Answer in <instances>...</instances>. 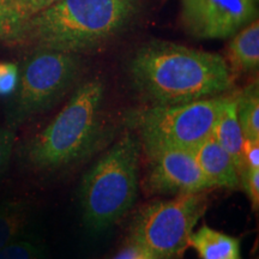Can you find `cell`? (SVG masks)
Wrapping results in <instances>:
<instances>
[{
	"mask_svg": "<svg viewBox=\"0 0 259 259\" xmlns=\"http://www.w3.org/2000/svg\"><path fill=\"white\" fill-rule=\"evenodd\" d=\"M134 88L151 105H179L225 95L234 87L226 58L170 41L151 40L127 64Z\"/></svg>",
	"mask_w": 259,
	"mask_h": 259,
	"instance_id": "obj_1",
	"label": "cell"
},
{
	"mask_svg": "<svg viewBox=\"0 0 259 259\" xmlns=\"http://www.w3.org/2000/svg\"><path fill=\"white\" fill-rule=\"evenodd\" d=\"M138 12L136 0H59L31 17L9 42L79 54L118 36Z\"/></svg>",
	"mask_w": 259,
	"mask_h": 259,
	"instance_id": "obj_2",
	"label": "cell"
},
{
	"mask_svg": "<svg viewBox=\"0 0 259 259\" xmlns=\"http://www.w3.org/2000/svg\"><path fill=\"white\" fill-rule=\"evenodd\" d=\"M105 85L87 80L74 90L63 109L21 150L25 166L35 171L53 173L84 160L101 143Z\"/></svg>",
	"mask_w": 259,
	"mask_h": 259,
	"instance_id": "obj_3",
	"label": "cell"
},
{
	"mask_svg": "<svg viewBox=\"0 0 259 259\" xmlns=\"http://www.w3.org/2000/svg\"><path fill=\"white\" fill-rule=\"evenodd\" d=\"M141 142L126 132L84 174L79 204L84 226L101 233L120 220L137 199Z\"/></svg>",
	"mask_w": 259,
	"mask_h": 259,
	"instance_id": "obj_4",
	"label": "cell"
},
{
	"mask_svg": "<svg viewBox=\"0 0 259 259\" xmlns=\"http://www.w3.org/2000/svg\"><path fill=\"white\" fill-rule=\"evenodd\" d=\"M209 191L153 200L136 213L130 240L153 259H183L196 226L208 209Z\"/></svg>",
	"mask_w": 259,
	"mask_h": 259,
	"instance_id": "obj_5",
	"label": "cell"
},
{
	"mask_svg": "<svg viewBox=\"0 0 259 259\" xmlns=\"http://www.w3.org/2000/svg\"><path fill=\"white\" fill-rule=\"evenodd\" d=\"M80 72L82 63L77 54L34 48L19 71L15 96L6 112V125L17 128L46 112L70 92Z\"/></svg>",
	"mask_w": 259,
	"mask_h": 259,
	"instance_id": "obj_6",
	"label": "cell"
},
{
	"mask_svg": "<svg viewBox=\"0 0 259 259\" xmlns=\"http://www.w3.org/2000/svg\"><path fill=\"white\" fill-rule=\"evenodd\" d=\"M228 94L179 105H151L131 113L142 149L181 148L193 150L209 138Z\"/></svg>",
	"mask_w": 259,
	"mask_h": 259,
	"instance_id": "obj_7",
	"label": "cell"
},
{
	"mask_svg": "<svg viewBox=\"0 0 259 259\" xmlns=\"http://www.w3.org/2000/svg\"><path fill=\"white\" fill-rule=\"evenodd\" d=\"M142 150L147 158L142 181L145 193L179 196L212 190L191 149L164 147Z\"/></svg>",
	"mask_w": 259,
	"mask_h": 259,
	"instance_id": "obj_8",
	"label": "cell"
},
{
	"mask_svg": "<svg viewBox=\"0 0 259 259\" xmlns=\"http://www.w3.org/2000/svg\"><path fill=\"white\" fill-rule=\"evenodd\" d=\"M258 0H181V23L191 36L225 40L257 18Z\"/></svg>",
	"mask_w": 259,
	"mask_h": 259,
	"instance_id": "obj_9",
	"label": "cell"
},
{
	"mask_svg": "<svg viewBox=\"0 0 259 259\" xmlns=\"http://www.w3.org/2000/svg\"><path fill=\"white\" fill-rule=\"evenodd\" d=\"M193 154L212 189L235 190L240 187V176L234 162L212 136L197 145Z\"/></svg>",
	"mask_w": 259,
	"mask_h": 259,
	"instance_id": "obj_10",
	"label": "cell"
},
{
	"mask_svg": "<svg viewBox=\"0 0 259 259\" xmlns=\"http://www.w3.org/2000/svg\"><path fill=\"white\" fill-rule=\"evenodd\" d=\"M211 136L229 154L240 176L241 171L245 169L242 160L245 137L242 135L236 113V93L228 94L225 106L212 128Z\"/></svg>",
	"mask_w": 259,
	"mask_h": 259,
	"instance_id": "obj_11",
	"label": "cell"
},
{
	"mask_svg": "<svg viewBox=\"0 0 259 259\" xmlns=\"http://www.w3.org/2000/svg\"><path fill=\"white\" fill-rule=\"evenodd\" d=\"M227 63L233 76L235 73H253L259 67V21L253 19L235 32L227 50Z\"/></svg>",
	"mask_w": 259,
	"mask_h": 259,
	"instance_id": "obj_12",
	"label": "cell"
},
{
	"mask_svg": "<svg viewBox=\"0 0 259 259\" xmlns=\"http://www.w3.org/2000/svg\"><path fill=\"white\" fill-rule=\"evenodd\" d=\"M189 245L200 259H242L240 240L203 225L190 236Z\"/></svg>",
	"mask_w": 259,
	"mask_h": 259,
	"instance_id": "obj_13",
	"label": "cell"
},
{
	"mask_svg": "<svg viewBox=\"0 0 259 259\" xmlns=\"http://www.w3.org/2000/svg\"><path fill=\"white\" fill-rule=\"evenodd\" d=\"M29 219L30 205L27 200L14 198L0 204V250L24 235Z\"/></svg>",
	"mask_w": 259,
	"mask_h": 259,
	"instance_id": "obj_14",
	"label": "cell"
},
{
	"mask_svg": "<svg viewBox=\"0 0 259 259\" xmlns=\"http://www.w3.org/2000/svg\"><path fill=\"white\" fill-rule=\"evenodd\" d=\"M57 2L59 0H10L0 25V40L9 41L22 24Z\"/></svg>",
	"mask_w": 259,
	"mask_h": 259,
	"instance_id": "obj_15",
	"label": "cell"
},
{
	"mask_svg": "<svg viewBox=\"0 0 259 259\" xmlns=\"http://www.w3.org/2000/svg\"><path fill=\"white\" fill-rule=\"evenodd\" d=\"M236 113L245 139L259 141V88L257 80L236 93Z\"/></svg>",
	"mask_w": 259,
	"mask_h": 259,
	"instance_id": "obj_16",
	"label": "cell"
},
{
	"mask_svg": "<svg viewBox=\"0 0 259 259\" xmlns=\"http://www.w3.org/2000/svg\"><path fill=\"white\" fill-rule=\"evenodd\" d=\"M0 259H45V251L40 242L22 235L0 250Z\"/></svg>",
	"mask_w": 259,
	"mask_h": 259,
	"instance_id": "obj_17",
	"label": "cell"
},
{
	"mask_svg": "<svg viewBox=\"0 0 259 259\" xmlns=\"http://www.w3.org/2000/svg\"><path fill=\"white\" fill-rule=\"evenodd\" d=\"M16 128L9 125L0 126V180L10 167L16 145Z\"/></svg>",
	"mask_w": 259,
	"mask_h": 259,
	"instance_id": "obj_18",
	"label": "cell"
},
{
	"mask_svg": "<svg viewBox=\"0 0 259 259\" xmlns=\"http://www.w3.org/2000/svg\"><path fill=\"white\" fill-rule=\"evenodd\" d=\"M240 187H242L252 209L257 211L259 206V168H245L240 173Z\"/></svg>",
	"mask_w": 259,
	"mask_h": 259,
	"instance_id": "obj_19",
	"label": "cell"
},
{
	"mask_svg": "<svg viewBox=\"0 0 259 259\" xmlns=\"http://www.w3.org/2000/svg\"><path fill=\"white\" fill-rule=\"evenodd\" d=\"M19 70L14 63H0V96H8L15 93L18 84Z\"/></svg>",
	"mask_w": 259,
	"mask_h": 259,
	"instance_id": "obj_20",
	"label": "cell"
},
{
	"mask_svg": "<svg viewBox=\"0 0 259 259\" xmlns=\"http://www.w3.org/2000/svg\"><path fill=\"white\" fill-rule=\"evenodd\" d=\"M242 160L245 168H259V141L245 139Z\"/></svg>",
	"mask_w": 259,
	"mask_h": 259,
	"instance_id": "obj_21",
	"label": "cell"
},
{
	"mask_svg": "<svg viewBox=\"0 0 259 259\" xmlns=\"http://www.w3.org/2000/svg\"><path fill=\"white\" fill-rule=\"evenodd\" d=\"M111 259H153L144 248L130 240V244L125 246L122 250L116 253Z\"/></svg>",
	"mask_w": 259,
	"mask_h": 259,
	"instance_id": "obj_22",
	"label": "cell"
},
{
	"mask_svg": "<svg viewBox=\"0 0 259 259\" xmlns=\"http://www.w3.org/2000/svg\"><path fill=\"white\" fill-rule=\"evenodd\" d=\"M9 2H10V0H0V25H2L3 16H4L5 9H6V6H8Z\"/></svg>",
	"mask_w": 259,
	"mask_h": 259,
	"instance_id": "obj_23",
	"label": "cell"
}]
</instances>
